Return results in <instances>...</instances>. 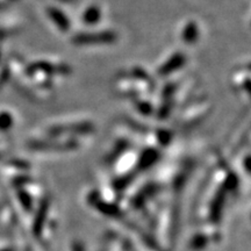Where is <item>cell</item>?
Masks as SVG:
<instances>
[{
	"instance_id": "1",
	"label": "cell",
	"mask_w": 251,
	"mask_h": 251,
	"mask_svg": "<svg viewBox=\"0 0 251 251\" xmlns=\"http://www.w3.org/2000/svg\"><path fill=\"white\" fill-rule=\"evenodd\" d=\"M115 36L113 33H93V34H81V35L77 36L76 41L78 43H92V42H99V43H111L115 40Z\"/></svg>"
},
{
	"instance_id": "4",
	"label": "cell",
	"mask_w": 251,
	"mask_h": 251,
	"mask_svg": "<svg viewBox=\"0 0 251 251\" xmlns=\"http://www.w3.org/2000/svg\"><path fill=\"white\" fill-rule=\"evenodd\" d=\"M181 39H183L185 42L191 43L197 41L198 39V27L196 24L193 23H188L186 26L184 27L183 33H181Z\"/></svg>"
},
{
	"instance_id": "3",
	"label": "cell",
	"mask_w": 251,
	"mask_h": 251,
	"mask_svg": "<svg viewBox=\"0 0 251 251\" xmlns=\"http://www.w3.org/2000/svg\"><path fill=\"white\" fill-rule=\"evenodd\" d=\"M49 14L51 20L57 25L59 29L67 30L69 28V21L67 20V17L62 13L61 11H58V8H49Z\"/></svg>"
},
{
	"instance_id": "2",
	"label": "cell",
	"mask_w": 251,
	"mask_h": 251,
	"mask_svg": "<svg viewBox=\"0 0 251 251\" xmlns=\"http://www.w3.org/2000/svg\"><path fill=\"white\" fill-rule=\"evenodd\" d=\"M100 14H101V12L97 6H91L83 12L81 21L87 25H94L100 20Z\"/></svg>"
}]
</instances>
